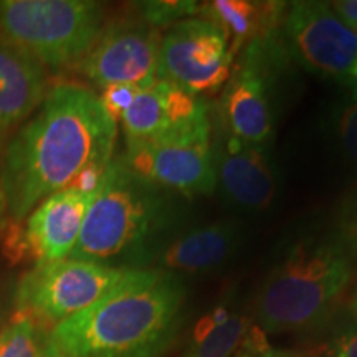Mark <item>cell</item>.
<instances>
[{"mask_svg": "<svg viewBox=\"0 0 357 357\" xmlns=\"http://www.w3.org/2000/svg\"><path fill=\"white\" fill-rule=\"evenodd\" d=\"M116 139L118 123L93 89L79 83L48 89L7 147L0 189L10 217L22 220L84 169L108 167Z\"/></svg>", "mask_w": 357, "mask_h": 357, "instance_id": "obj_1", "label": "cell"}, {"mask_svg": "<svg viewBox=\"0 0 357 357\" xmlns=\"http://www.w3.org/2000/svg\"><path fill=\"white\" fill-rule=\"evenodd\" d=\"M176 218L166 190L136 176L123 158L106 169L68 258L105 263L141 247Z\"/></svg>", "mask_w": 357, "mask_h": 357, "instance_id": "obj_4", "label": "cell"}, {"mask_svg": "<svg viewBox=\"0 0 357 357\" xmlns=\"http://www.w3.org/2000/svg\"><path fill=\"white\" fill-rule=\"evenodd\" d=\"M351 280L344 250L323 240H301L268 275L257 303L265 333L305 331L319 323Z\"/></svg>", "mask_w": 357, "mask_h": 357, "instance_id": "obj_3", "label": "cell"}, {"mask_svg": "<svg viewBox=\"0 0 357 357\" xmlns=\"http://www.w3.org/2000/svg\"><path fill=\"white\" fill-rule=\"evenodd\" d=\"M205 106L199 96L176 84L158 79L137 91L131 106L121 116L126 144L153 139L177 124L187 121Z\"/></svg>", "mask_w": 357, "mask_h": 357, "instance_id": "obj_15", "label": "cell"}, {"mask_svg": "<svg viewBox=\"0 0 357 357\" xmlns=\"http://www.w3.org/2000/svg\"><path fill=\"white\" fill-rule=\"evenodd\" d=\"M185 288L160 270H129L121 283L47 333L50 357H160L181 323Z\"/></svg>", "mask_w": 357, "mask_h": 357, "instance_id": "obj_2", "label": "cell"}, {"mask_svg": "<svg viewBox=\"0 0 357 357\" xmlns=\"http://www.w3.org/2000/svg\"><path fill=\"white\" fill-rule=\"evenodd\" d=\"M334 357H357V331L346 333L337 339Z\"/></svg>", "mask_w": 357, "mask_h": 357, "instance_id": "obj_24", "label": "cell"}, {"mask_svg": "<svg viewBox=\"0 0 357 357\" xmlns=\"http://www.w3.org/2000/svg\"><path fill=\"white\" fill-rule=\"evenodd\" d=\"M47 93V68L0 33V136L30 118Z\"/></svg>", "mask_w": 357, "mask_h": 357, "instance_id": "obj_14", "label": "cell"}, {"mask_svg": "<svg viewBox=\"0 0 357 357\" xmlns=\"http://www.w3.org/2000/svg\"><path fill=\"white\" fill-rule=\"evenodd\" d=\"M236 357H298L296 354H291V352H287V351H275L271 352V354L268 356H253V354H240Z\"/></svg>", "mask_w": 357, "mask_h": 357, "instance_id": "obj_26", "label": "cell"}, {"mask_svg": "<svg viewBox=\"0 0 357 357\" xmlns=\"http://www.w3.org/2000/svg\"><path fill=\"white\" fill-rule=\"evenodd\" d=\"M139 88L129 86V84H116V86H109L102 89L100 95V100L105 106V109L108 111V114L114 119L116 123L121 119L124 111H126L134 98H136Z\"/></svg>", "mask_w": 357, "mask_h": 357, "instance_id": "obj_22", "label": "cell"}, {"mask_svg": "<svg viewBox=\"0 0 357 357\" xmlns=\"http://www.w3.org/2000/svg\"><path fill=\"white\" fill-rule=\"evenodd\" d=\"M105 29V10L91 0H2L0 33L45 68L79 63Z\"/></svg>", "mask_w": 357, "mask_h": 357, "instance_id": "obj_5", "label": "cell"}, {"mask_svg": "<svg viewBox=\"0 0 357 357\" xmlns=\"http://www.w3.org/2000/svg\"><path fill=\"white\" fill-rule=\"evenodd\" d=\"M208 13L207 19L217 22L229 35H234L236 45H240L245 38L253 37L258 32L261 24H268L271 6L260 7V3L245 2V0H215L211 7L205 8Z\"/></svg>", "mask_w": 357, "mask_h": 357, "instance_id": "obj_18", "label": "cell"}, {"mask_svg": "<svg viewBox=\"0 0 357 357\" xmlns=\"http://www.w3.org/2000/svg\"><path fill=\"white\" fill-rule=\"evenodd\" d=\"M238 223L218 220L177 235L160 250L158 263L171 275L204 273L230 260L240 247Z\"/></svg>", "mask_w": 357, "mask_h": 357, "instance_id": "obj_16", "label": "cell"}, {"mask_svg": "<svg viewBox=\"0 0 357 357\" xmlns=\"http://www.w3.org/2000/svg\"><path fill=\"white\" fill-rule=\"evenodd\" d=\"M139 10L142 13V22L151 25L153 29L159 30L160 26H166L177 22L190 19L192 13L200 10L197 2H185V0H177V2H142L139 3Z\"/></svg>", "mask_w": 357, "mask_h": 357, "instance_id": "obj_21", "label": "cell"}, {"mask_svg": "<svg viewBox=\"0 0 357 357\" xmlns=\"http://www.w3.org/2000/svg\"><path fill=\"white\" fill-rule=\"evenodd\" d=\"M3 212H6V200H3L2 189H0V225H2L3 222Z\"/></svg>", "mask_w": 357, "mask_h": 357, "instance_id": "obj_27", "label": "cell"}, {"mask_svg": "<svg viewBox=\"0 0 357 357\" xmlns=\"http://www.w3.org/2000/svg\"><path fill=\"white\" fill-rule=\"evenodd\" d=\"M0 357H50L47 331L29 316L15 311L0 331Z\"/></svg>", "mask_w": 357, "mask_h": 357, "instance_id": "obj_19", "label": "cell"}, {"mask_svg": "<svg viewBox=\"0 0 357 357\" xmlns=\"http://www.w3.org/2000/svg\"><path fill=\"white\" fill-rule=\"evenodd\" d=\"M354 311H356V314H357V296H356V300H354Z\"/></svg>", "mask_w": 357, "mask_h": 357, "instance_id": "obj_29", "label": "cell"}, {"mask_svg": "<svg viewBox=\"0 0 357 357\" xmlns=\"http://www.w3.org/2000/svg\"><path fill=\"white\" fill-rule=\"evenodd\" d=\"M253 324L248 316L231 314L225 306L213 307L192 329L184 357H236L248 354L247 341Z\"/></svg>", "mask_w": 357, "mask_h": 357, "instance_id": "obj_17", "label": "cell"}, {"mask_svg": "<svg viewBox=\"0 0 357 357\" xmlns=\"http://www.w3.org/2000/svg\"><path fill=\"white\" fill-rule=\"evenodd\" d=\"M128 273V268L75 258L37 263L17 288V312L48 333L105 298Z\"/></svg>", "mask_w": 357, "mask_h": 357, "instance_id": "obj_7", "label": "cell"}, {"mask_svg": "<svg viewBox=\"0 0 357 357\" xmlns=\"http://www.w3.org/2000/svg\"><path fill=\"white\" fill-rule=\"evenodd\" d=\"M0 137H2V136H0Z\"/></svg>", "mask_w": 357, "mask_h": 357, "instance_id": "obj_30", "label": "cell"}, {"mask_svg": "<svg viewBox=\"0 0 357 357\" xmlns=\"http://www.w3.org/2000/svg\"><path fill=\"white\" fill-rule=\"evenodd\" d=\"M334 131L342 153L357 166V83L351 84L349 95L339 105Z\"/></svg>", "mask_w": 357, "mask_h": 357, "instance_id": "obj_20", "label": "cell"}, {"mask_svg": "<svg viewBox=\"0 0 357 357\" xmlns=\"http://www.w3.org/2000/svg\"><path fill=\"white\" fill-rule=\"evenodd\" d=\"M160 40L159 30L146 22H116L101 30L79 70L101 89L116 84L144 89L158 82Z\"/></svg>", "mask_w": 357, "mask_h": 357, "instance_id": "obj_10", "label": "cell"}, {"mask_svg": "<svg viewBox=\"0 0 357 357\" xmlns=\"http://www.w3.org/2000/svg\"><path fill=\"white\" fill-rule=\"evenodd\" d=\"M124 162L151 184L184 195H211L217 187L207 105L153 139L126 144Z\"/></svg>", "mask_w": 357, "mask_h": 357, "instance_id": "obj_6", "label": "cell"}, {"mask_svg": "<svg viewBox=\"0 0 357 357\" xmlns=\"http://www.w3.org/2000/svg\"><path fill=\"white\" fill-rule=\"evenodd\" d=\"M222 108L231 136L250 144H266L273 131L268 43L252 40L245 52L243 63L225 86Z\"/></svg>", "mask_w": 357, "mask_h": 357, "instance_id": "obj_11", "label": "cell"}, {"mask_svg": "<svg viewBox=\"0 0 357 357\" xmlns=\"http://www.w3.org/2000/svg\"><path fill=\"white\" fill-rule=\"evenodd\" d=\"M96 192L84 194L63 189L33 208L26 222L25 242L37 263L63 260L71 255Z\"/></svg>", "mask_w": 357, "mask_h": 357, "instance_id": "obj_13", "label": "cell"}, {"mask_svg": "<svg viewBox=\"0 0 357 357\" xmlns=\"http://www.w3.org/2000/svg\"><path fill=\"white\" fill-rule=\"evenodd\" d=\"M6 328V311H3L2 305H0V331Z\"/></svg>", "mask_w": 357, "mask_h": 357, "instance_id": "obj_28", "label": "cell"}, {"mask_svg": "<svg viewBox=\"0 0 357 357\" xmlns=\"http://www.w3.org/2000/svg\"><path fill=\"white\" fill-rule=\"evenodd\" d=\"M344 225H346L347 236L357 240V200L351 205L349 211H347V215L344 218Z\"/></svg>", "mask_w": 357, "mask_h": 357, "instance_id": "obj_25", "label": "cell"}, {"mask_svg": "<svg viewBox=\"0 0 357 357\" xmlns=\"http://www.w3.org/2000/svg\"><path fill=\"white\" fill-rule=\"evenodd\" d=\"M283 32L293 56L323 78L351 79L357 60V32L326 2H294Z\"/></svg>", "mask_w": 357, "mask_h": 357, "instance_id": "obj_9", "label": "cell"}, {"mask_svg": "<svg viewBox=\"0 0 357 357\" xmlns=\"http://www.w3.org/2000/svg\"><path fill=\"white\" fill-rule=\"evenodd\" d=\"M215 176L225 197L243 211H266L278 194L265 144H250L230 136L215 159Z\"/></svg>", "mask_w": 357, "mask_h": 357, "instance_id": "obj_12", "label": "cell"}, {"mask_svg": "<svg viewBox=\"0 0 357 357\" xmlns=\"http://www.w3.org/2000/svg\"><path fill=\"white\" fill-rule=\"evenodd\" d=\"M333 10L357 32V0H341L331 3Z\"/></svg>", "mask_w": 357, "mask_h": 357, "instance_id": "obj_23", "label": "cell"}, {"mask_svg": "<svg viewBox=\"0 0 357 357\" xmlns=\"http://www.w3.org/2000/svg\"><path fill=\"white\" fill-rule=\"evenodd\" d=\"M230 35L211 19L177 22L160 40L158 79L190 95L213 93L230 77Z\"/></svg>", "mask_w": 357, "mask_h": 357, "instance_id": "obj_8", "label": "cell"}]
</instances>
